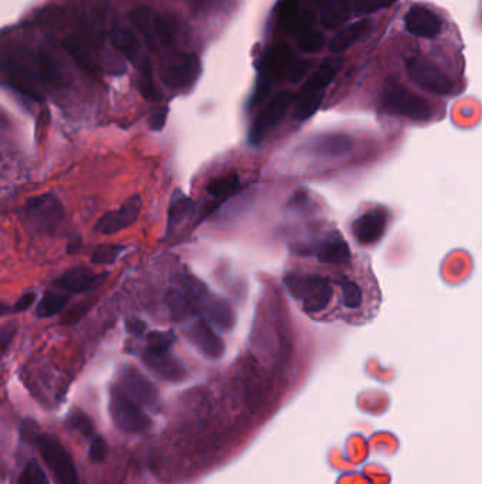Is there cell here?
Returning a JSON list of instances; mask_svg holds the SVG:
<instances>
[{
    "label": "cell",
    "mask_w": 482,
    "mask_h": 484,
    "mask_svg": "<svg viewBox=\"0 0 482 484\" xmlns=\"http://www.w3.org/2000/svg\"><path fill=\"white\" fill-rule=\"evenodd\" d=\"M68 303V296L57 292H45L41 301L37 305L36 315L40 319L53 317L57 313L63 312Z\"/></svg>",
    "instance_id": "cell-31"
},
{
    "label": "cell",
    "mask_w": 482,
    "mask_h": 484,
    "mask_svg": "<svg viewBox=\"0 0 482 484\" xmlns=\"http://www.w3.org/2000/svg\"><path fill=\"white\" fill-rule=\"evenodd\" d=\"M295 63V56L292 48L287 44H276L270 47V50L266 54V74L270 80H281L287 77L288 70Z\"/></svg>",
    "instance_id": "cell-20"
},
{
    "label": "cell",
    "mask_w": 482,
    "mask_h": 484,
    "mask_svg": "<svg viewBox=\"0 0 482 484\" xmlns=\"http://www.w3.org/2000/svg\"><path fill=\"white\" fill-rule=\"evenodd\" d=\"M139 71H140V77H139L137 86H139L140 93L144 96V100L157 101L160 98V93H159V91L156 88L149 60L143 59L139 63Z\"/></svg>",
    "instance_id": "cell-32"
},
{
    "label": "cell",
    "mask_w": 482,
    "mask_h": 484,
    "mask_svg": "<svg viewBox=\"0 0 482 484\" xmlns=\"http://www.w3.org/2000/svg\"><path fill=\"white\" fill-rule=\"evenodd\" d=\"M109 412L112 422L123 432L143 433L150 429L152 419L120 386L111 388Z\"/></svg>",
    "instance_id": "cell-4"
},
{
    "label": "cell",
    "mask_w": 482,
    "mask_h": 484,
    "mask_svg": "<svg viewBox=\"0 0 482 484\" xmlns=\"http://www.w3.org/2000/svg\"><path fill=\"white\" fill-rule=\"evenodd\" d=\"M36 299H37V294H36V292H27V294H24V295L20 296V298L17 299V302L15 303V306H13L15 312L19 313V312H24V310L30 309V308L34 305Z\"/></svg>",
    "instance_id": "cell-45"
},
{
    "label": "cell",
    "mask_w": 482,
    "mask_h": 484,
    "mask_svg": "<svg viewBox=\"0 0 482 484\" xmlns=\"http://www.w3.org/2000/svg\"><path fill=\"white\" fill-rule=\"evenodd\" d=\"M350 140L345 136H325L321 139H316L310 144V151L317 155H340L348 151Z\"/></svg>",
    "instance_id": "cell-29"
},
{
    "label": "cell",
    "mask_w": 482,
    "mask_h": 484,
    "mask_svg": "<svg viewBox=\"0 0 482 484\" xmlns=\"http://www.w3.org/2000/svg\"><path fill=\"white\" fill-rule=\"evenodd\" d=\"M167 115H169V108L163 107L160 109H157L150 118H149V128L153 132H160L166 122H167Z\"/></svg>",
    "instance_id": "cell-44"
},
{
    "label": "cell",
    "mask_w": 482,
    "mask_h": 484,
    "mask_svg": "<svg viewBox=\"0 0 482 484\" xmlns=\"http://www.w3.org/2000/svg\"><path fill=\"white\" fill-rule=\"evenodd\" d=\"M240 187V180L236 173H229L211 180L207 186V191L215 199H228Z\"/></svg>",
    "instance_id": "cell-30"
},
{
    "label": "cell",
    "mask_w": 482,
    "mask_h": 484,
    "mask_svg": "<svg viewBox=\"0 0 482 484\" xmlns=\"http://www.w3.org/2000/svg\"><path fill=\"white\" fill-rule=\"evenodd\" d=\"M123 251H125V247L122 245H102L93 251L91 257V262L95 265L114 264L119 259Z\"/></svg>",
    "instance_id": "cell-37"
},
{
    "label": "cell",
    "mask_w": 482,
    "mask_h": 484,
    "mask_svg": "<svg viewBox=\"0 0 482 484\" xmlns=\"http://www.w3.org/2000/svg\"><path fill=\"white\" fill-rule=\"evenodd\" d=\"M176 342V334L173 331H152L148 334L146 353L162 354L169 353Z\"/></svg>",
    "instance_id": "cell-35"
},
{
    "label": "cell",
    "mask_w": 482,
    "mask_h": 484,
    "mask_svg": "<svg viewBox=\"0 0 482 484\" xmlns=\"http://www.w3.org/2000/svg\"><path fill=\"white\" fill-rule=\"evenodd\" d=\"M340 70V63L327 61L322 63L306 81L300 91L303 92H324V89L331 84L334 77Z\"/></svg>",
    "instance_id": "cell-27"
},
{
    "label": "cell",
    "mask_w": 482,
    "mask_h": 484,
    "mask_svg": "<svg viewBox=\"0 0 482 484\" xmlns=\"http://www.w3.org/2000/svg\"><path fill=\"white\" fill-rule=\"evenodd\" d=\"M270 86H272V80L266 74H262L258 78V82L255 85L252 96H251V103H249L251 108H256L258 105H261L266 100V96L269 95V91H270Z\"/></svg>",
    "instance_id": "cell-40"
},
{
    "label": "cell",
    "mask_w": 482,
    "mask_h": 484,
    "mask_svg": "<svg viewBox=\"0 0 482 484\" xmlns=\"http://www.w3.org/2000/svg\"><path fill=\"white\" fill-rule=\"evenodd\" d=\"M167 305L170 308L171 317L176 320H182L191 315L197 313V306L189 301V298L181 295L180 292H176V290H170L169 292Z\"/></svg>",
    "instance_id": "cell-33"
},
{
    "label": "cell",
    "mask_w": 482,
    "mask_h": 484,
    "mask_svg": "<svg viewBox=\"0 0 482 484\" xmlns=\"http://www.w3.org/2000/svg\"><path fill=\"white\" fill-rule=\"evenodd\" d=\"M120 379L123 390L137 402L143 405H155L159 400L157 388L153 385L148 377H144L137 368L134 367H125L120 372Z\"/></svg>",
    "instance_id": "cell-12"
},
{
    "label": "cell",
    "mask_w": 482,
    "mask_h": 484,
    "mask_svg": "<svg viewBox=\"0 0 482 484\" xmlns=\"http://www.w3.org/2000/svg\"><path fill=\"white\" fill-rule=\"evenodd\" d=\"M185 335L189 343L207 358L218 360L225 351L222 338L212 330L211 324L207 320H197L191 323V326L185 331Z\"/></svg>",
    "instance_id": "cell-10"
},
{
    "label": "cell",
    "mask_w": 482,
    "mask_h": 484,
    "mask_svg": "<svg viewBox=\"0 0 482 484\" xmlns=\"http://www.w3.org/2000/svg\"><path fill=\"white\" fill-rule=\"evenodd\" d=\"M143 361L157 377L164 381L177 382L185 377L184 365L174 358L170 351L162 354H150L144 351Z\"/></svg>",
    "instance_id": "cell-19"
},
{
    "label": "cell",
    "mask_w": 482,
    "mask_h": 484,
    "mask_svg": "<svg viewBox=\"0 0 482 484\" xmlns=\"http://www.w3.org/2000/svg\"><path fill=\"white\" fill-rule=\"evenodd\" d=\"M64 217V209L54 195L31 197L24 206V220L34 231H53Z\"/></svg>",
    "instance_id": "cell-6"
},
{
    "label": "cell",
    "mask_w": 482,
    "mask_h": 484,
    "mask_svg": "<svg viewBox=\"0 0 482 484\" xmlns=\"http://www.w3.org/2000/svg\"><path fill=\"white\" fill-rule=\"evenodd\" d=\"M409 77L423 89L435 95H449L453 91L451 78L435 63L416 56L406 61Z\"/></svg>",
    "instance_id": "cell-7"
},
{
    "label": "cell",
    "mask_w": 482,
    "mask_h": 484,
    "mask_svg": "<svg viewBox=\"0 0 482 484\" xmlns=\"http://www.w3.org/2000/svg\"><path fill=\"white\" fill-rule=\"evenodd\" d=\"M37 446L45 464L60 484H78V471L68 451L52 434L37 437Z\"/></svg>",
    "instance_id": "cell-5"
},
{
    "label": "cell",
    "mask_w": 482,
    "mask_h": 484,
    "mask_svg": "<svg viewBox=\"0 0 482 484\" xmlns=\"http://www.w3.org/2000/svg\"><path fill=\"white\" fill-rule=\"evenodd\" d=\"M388 211L380 207L366 209L352 224V234L361 245H372L378 242L387 229Z\"/></svg>",
    "instance_id": "cell-9"
},
{
    "label": "cell",
    "mask_w": 482,
    "mask_h": 484,
    "mask_svg": "<svg viewBox=\"0 0 482 484\" xmlns=\"http://www.w3.org/2000/svg\"><path fill=\"white\" fill-rule=\"evenodd\" d=\"M368 29H369L368 20H359L345 26L332 37L329 43V52L334 54L345 52L347 48H350L357 40H359L366 33Z\"/></svg>",
    "instance_id": "cell-23"
},
{
    "label": "cell",
    "mask_w": 482,
    "mask_h": 484,
    "mask_svg": "<svg viewBox=\"0 0 482 484\" xmlns=\"http://www.w3.org/2000/svg\"><path fill=\"white\" fill-rule=\"evenodd\" d=\"M284 285L295 299H297L303 310L317 315L328 309L334 296L335 287L332 282L317 273L290 272L284 276Z\"/></svg>",
    "instance_id": "cell-1"
},
{
    "label": "cell",
    "mask_w": 482,
    "mask_h": 484,
    "mask_svg": "<svg viewBox=\"0 0 482 484\" xmlns=\"http://www.w3.org/2000/svg\"><path fill=\"white\" fill-rule=\"evenodd\" d=\"M395 2H398V0H380V8H389Z\"/></svg>",
    "instance_id": "cell-48"
},
{
    "label": "cell",
    "mask_w": 482,
    "mask_h": 484,
    "mask_svg": "<svg viewBox=\"0 0 482 484\" xmlns=\"http://www.w3.org/2000/svg\"><path fill=\"white\" fill-rule=\"evenodd\" d=\"M324 98V92H303L300 91L297 98H296V105H295V112L293 116L297 121H306L310 116H313Z\"/></svg>",
    "instance_id": "cell-28"
},
{
    "label": "cell",
    "mask_w": 482,
    "mask_h": 484,
    "mask_svg": "<svg viewBox=\"0 0 482 484\" xmlns=\"http://www.w3.org/2000/svg\"><path fill=\"white\" fill-rule=\"evenodd\" d=\"M9 85L17 91L19 93L27 96V98L41 103L42 93L40 91V86L34 78V75L24 67L20 66L16 61H9L3 66Z\"/></svg>",
    "instance_id": "cell-18"
},
{
    "label": "cell",
    "mask_w": 482,
    "mask_h": 484,
    "mask_svg": "<svg viewBox=\"0 0 482 484\" xmlns=\"http://www.w3.org/2000/svg\"><path fill=\"white\" fill-rule=\"evenodd\" d=\"M293 103V95L288 91L276 92L263 109L258 114L249 132V142L252 144H261L272 129H274L284 118Z\"/></svg>",
    "instance_id": "cell-8"
},
{
    "label": "cell",
    "mask_w": 482,
    "mask_h": 484,
    "mask_svg": "<svg viewBox=\"0 0 482 484\" xmlns=\"http://www.w3.org/2000/svg\"><path fill=\"white\" fill-rule=\"evenodd\" d=\"M159 12L146 6H139L129 15L133 26L153 52H159V48L162 47L159 38Z\"/></svg>",
    "instance_id": "cell-16"
},
{
    "label": "cell",
    "mask_w": 482,
    "mask_h": 484,
    "mask_svg": "<svg viewBox=\"0 0 482 484\" xmlns=\"http://www.w3.org/2000/svg\"><path fill=\"white\" fill-rule=\"evenodd\" d=\"M316 257L321 264L341 266L350 264L351 251L344 238L340 234L332 232L318 242L316 248Z\"/></svg>",
    "instance_id": "cell-17"
},
{
    "label": "cell",
    "mask_w": 482,
    "mask_h": 484,
    "mask_svg": "<svg viewBox=\"0 0 482 484\" xmlns=\"http://www.w3.org/2000/svg\"><path fill=\"white\" fill-rule=\"evenodd\" d=\"M380 100L383 109L394 115L420 122L428 121L433 116V108L423 96L410 91L406 85L394 78L384 84Z\"/></svg>",
    "instance_id": "cell-2"
},
{
    "label": "cell",
    "mask_w": 482,
    "mask_h": 484,
    "mask_svg": "<svg viewBox=\"0 0 482 484\" xmlns=\"http://www.w3.org/2000/svg\"><path fill=\"white\" fill-rule=\"evenodd\" d=\"M37 66H38V70H40L42 78L48 84H52L54 86L68 85L70 77L67 75L63 66L54 59V56L50 52H47V50H44V48H41L37 54Z\"/></svg>",
    "instance_id": "cell-22"
},
{
    "label": "cell",
    "mask_w": 482,
    "mask_h": 484,
    "mask_svg": "<svg viewBox=\"0 0 482 484\" xmlns=\"http://www.w3.org/2000/svg\"><path fill=\"white\" fill-rule=\"evenodd\" d=\"M141 210L140 196L129 197L119 210L107 213L95 225V231L104 235H114L136 222Z\"/></svg>",
    "instance_id": "cell-11"
},
{
    "label": "cell",
    "mask_w": 482,
    "mask_h": 484,
    "mask_svg": "<svg viewBox=\"0 0 482 484\" xmlns=\"http://www.w3.org/2000/svg\"><path fill=\"white\" fill-rule=\"evenodd\" d=\"M276 12H277L279 20L283 24L284 30L287 33H290L292 29L295 27L296 22L299 20L302 8H300L297 0H280L277 8H276Z\"/></svg>",
    "instance_id": "cell-34"
},
{
    "label": "cell",
    "mask_w": 482,
    "mask_h": 484,
    "mask_svg": "<svg viewBox=\"0 0 482 484\" xmlns=\"http://www.w3.org/2000/svg\"><path fill=\"white\" fill-rule=\"evenodd\" d=\"M91 306H92L91 302H82V303L75 305L74 308H71V309L67 310V313H65L64 317H63V323H65V324H72V323L81 320V319L88 313V310L91 309Z\"/></svg>",
    "instance_id": "cell-43"
},
{
    "label": "cell",
    "mask_w": 482,
    "mask_h": 484,
    "mask_svg": "<svg viewBox=\"0 0 482 484\" xmlns=\"http://www.w3.org/2000/svg\"><path fill=\"white\" fill-rule=\"evenodd\" d=\"M352 15V5L350 0H332L321 12L320 22L327 30H335L344 26Z\"/></svg>",
    "instance_id": "cell-24"
},
{
    "label": "cell",
    "mask_w": 482,
    "mask_h": 484,
    "mask_svg": "<svg viewBox=\"0 0 482 484\" xmlns=\"http://www.w3.org/2000/svg\"><path fill=\"white\" fill-rule=\"evenodd\" d=\"M64 47L65 50L70 53V56L77 61V64L86 71L88 74L98 75L100 68L96 66L95 60L92 56H89V50L85 47L84 41L79 40L75 36H70L64 40Z\"/></svg>",
    "instance_id": "cell-26"
},
{
    "label": "cell",
    "mask_w": 482,
    "mask_h": 484,
    "mask_svg": "<svg viewBox=\"0 0 482 484\" xmlns=\"http://www.w3.org/2000/svg\"><path fill=\"white\" fill-rule=\"evenodd\" d=\"M297 43L299 47L302 48L303 52L309 53V54H316L318 52H321V48L325 44V37L322 33L314 30V29H309L306 31H303L300 36H297Z\"/></svg>",
    "instance_id": "cell-36"
},
{
    "label": "cell",
    "mask_w": 482,
    "mask_h": 484,
    "mask_svg": "<svg viewBox=\"0 0 482 484\" xmlns=\"http://www.w3.org/2000/svg\"><path fill=\"white\" fill-rule=\"evenodd\" d=\"M67 425L71 430L78 432L79 434H82V437H91V434L93 433V425H92L91 419L79 411H77L68 416Z\"/></svg>",
    "instance_id": "cell-39"
},
{
    "label": "cell",
    "mask_w": 482,
    "mask_h": 484,
    "mask_svg": "<svg viewBox=\"0 0 482 484\" xmlns=\"http://www.w3.org/2000/svg\"><path fill=\"white\" fill-rule=\"evenodd\" d=\"M332 0H304V5L307 10H324Z\"/></svg>",
    "instance_id": "cell-47"
},
{
    "label": "cell",
    "mask_w": 482,
    "mask_h": 484,
    "mask_svg": "<svg viewBox=\"0 0 482 484\" xmlns=\"http://www.w3.org/2000/svg\"><path fill=\"white\" fill-rule=\"evenodd\" d=\"M192 209H194L192 200L177 190L173 195L169 206L167 235H171L178 228V225L192 213Z\"/></svg>",
    "instance_id": "cell-25"
},
{
    "label": "cell",
    "mask_w": 482,
    "mask_h": 484,
    "mask_svg": "<svg viewBox=\"0 0 482 484\" xmlns=\"http://www.w3.org/2000/svg\"><path fill=\"white\" fill-rule=\"evenodd\" d=\"M203 71L201 60L189 52H171L160 61L159 75L166 86L185 91L196 84Z\"/></svg>",
    "instance_id": "cell-3"
},
{
    "label": "cell",
    "mask_w": 482,
    "mask_h": 484,
    "mask_svg": "<svg viewBox=\"0 0 482 484\" xmlns=\"http://www.w3.org/2000/svg\"><path fill=\"white\" fill-rule=\"evenodd\" d=\"M339 289L343 308L352 315L362 313L368 309V289L357 276H340Z\"/></svg>",
    "instance_id": "cell-15"
},
{
    "label": "cell",
    "mask_w": 482,
    "mask_h": 484,
    "mask_svg": "<svg viewBox=\"0 0 482 484\" xmlns=\"http://www.w3.org/2000/svg\"><path fill=\"white\" fill-rule=\"evenodd\" d=\"M126 328L130 334H134L137 337L143 335V333L146 331V324H144L141 320L139 319H129L126 322Z\"/></svg>",
    "instance_id": "cell-46"
},
{
    "label": "cell",
    "mask_w": 482,
    "mask_h": 484,
    "mask_svg": "<svg viewBox=\"0 0 482 484\" xmlns=\"http://www.w3.org/2000/svg\"><path fill=\"white\" fill-rule=\"evenodd\" d=\"M107 455V444L105 439L100 434H96V437L92 438L91 441V446H89V459L93 463H100L105 459Z\"/></svg>",
    "instance_id": "cell-41"
},
{
    "label": "cell",
    "mask_w": 482,
    "mask_h": 484,
    "mask_svg": "<svg viewBox=\"0 0 482 484\" xmlns=\"http://www.w3.org/2000/svg\"><path fill=\"white\" fill-rule=\"evenodd\" d=\"M19 484H50V481L42 467L36 460H30L20 474Z\"/></svg>",
    "instance_id": "cell-38"
},
{
    "label": "cell",
    "mask_w": 482,
    "mask_h": 484,
    "mask_svg": "<svg viewBox=\"0 0 482 484\" xmlns=\"http://www.w3.org/2000/svg\"><path fill=\"white\" fill-rule=\"evenodd\" d=\"M108 276L105 273H95L86 268H74L64 272L54 283L60 289L68 290L71 294H86L91 290L100 287Z\"/></svg>",
    "instance_id": "cell-14"
},
{
    "label": "cell",
    "mask_w": 482,
    "mask_h": 484,
    "mask_svg": "<svg viewBox=\"0 0 482 484\" xmlns=\"http://www.w3.org/2000/svg\"><path fill=\"white\" fill-rule=\"evenodd\" d=\"M310 68H311V63L310 61H307V60H295L293 66L290 67V70H288L287 78H288V81H290V82L297 84L307 75Z\"/></svg>",
    "instance_id": "cell-42"
},
{
    "label": "cell",
    "mask_w": 482,
    "mask_h": 484,
    "mask_svg": "<svg viewBox=\"0 0 482 484\" xmlns=\"http://www.w3.org/2000/svg\"><path fill=\"white\" fill-rule=\"evenodd\" d=\"M406 30L417 37L435 38L443 30L442 19L424 6H413L405 16Z\"/></svg>",
    "instance_id": "cell-13"
},
{
    "label": "cell",
    "mask_w": 482,
    "mask_h": 484,
    "mask_svg": "<svg viewBox=\"0 0 482 484\" xmlns=\"http://www.w3.org/2000/svg\"><path fill=\"white\" fill-rule=\"evenodd\" d=\"M112 45L127 60L136 64L140 56V44L134 33L125 26H115L109 31Z\"/></svg>",
    "instance_id": "cell-21"
}]
</instances>
